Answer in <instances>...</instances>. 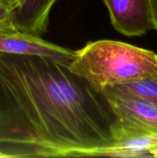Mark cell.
<instances>
[{
	"instance_id": "obj_6",
	"label": "cell",
	"mask_w": 157,
	"mask_h": 158,
	"mask_svg": "<svg viewBox=\"0 0 157 158\" xmlns=\"http://www.w3.org/2000/svg\"><path fill=\"white\" fill-rule=\"evenodd\" d=\"M106 95L118 120L157 133L156 106L137 99Z\"/></svg>"
},
{
	"instance_id": "obj_8",
	"label": "cell",
	"mask_w": 157,
	"mask_h": 158,
	"mask_svg": "<svg viewBox=\"0 0 157 158\" xmlns=\"http://www.w3.org/2000/svg\"><path fill=\"white\" fill-rule=\"evenodd\" d=\"M103 92L115 97L143 100L157 107V74L148 78L114 85L104 89Z\"/></svg>"
},
{
	"instance_id": "obj_11",
	"label": "cell",
	"mask_w": 157,
	"mask_h": 158,
	"mask_svg": "<svg viewBox=\"0 0 157 158\" xmlns=\"http://www.w3.org/2000/svg\"><path fill=\"white\" fill-rule=\"evenodd\" d=\"M152 12V21H153L155 29L157 30V0H149Z\"/></svg>"
},
{
	"instance_id": "obj_2",
	"label": "cell",
	"mask_w": 157,
	"mask_h": 158,
	"mask_svg": "<svg viewBox=\"0 0 157 158\" xmlns=\"http://www.w3.org/2000/svg\"><path fill=\"white\" fill-rule=\"evenodd\" d=\"M97 90L157 74V54L129 43L102 40L75 51L68 66Z\"/></svg>"
},
{
	"instance_id": "obj_7",
	"label": "cell",
	"mask_w": 157,
	"mask_h": 158,
	"mask_svg": "<svg viewBox=\"0 0 157 158\" xmlns=\"http://www.w3.org/2000/svg\"><path fill=\"white\" fill-rule=\"evenodd\" d=\"M58 0H23L13 12V24L16 29L42 36L47 30L51 9Z\"/></svg>"
},
{
	"instance_id": "obj_3",
	"label": "cell",
	"mask_w": 157,
	"mask_h": 158,
	"mask_svg": "<svg viewBox=\"0 0 157 158\" xmlns=\"http://www.w3.org/2000/svg\"><path fill=\"white\" fill-rule=\"evenodd\" d=\"M0 52L41 56L67 66L75 56V51L49 43L41 36L23 32L15 26L0 27Z\"/></svg>"
},
{
	"instance_id": "obj_4",
	"label": "cell",
	"mask_w": 157,
	"mask_h": 158,
	"mask_svg": "<svg viewBox=\"0 0 157 158\" xmlns=\"http://www.w3.org/2000/svg\"><path fill=\"white\" fill-rule=\"evenodd\" d=\"M113 27L126 36H140L155 29L149 0H103Z\"/></svg>"
},
{
	"instance_id": "obj_9",
	"label": "cell",
	"mask_w": 157,
	"mask_h": 158,
	"mask_svg": "<svg viewBox=\"0 0 157 158\" xmlns=\"http://www.w3.org/2000/svg\"><path fill=\"white\" fill-rule=\"evenodd\" d=\"M15 26L13 24V11L0 6V27Z\"/></svg>"
},
{
	"instance_id": "obj_5",
	"label": "cell",
	"mask_w": 157,
	"mask_h": 158,
	"mask_svg": "<svg viewBox=\"0 0 157 158\" xmlns=\"http://www.w3.org/2000/svg\"><path fill=\"white\" fill-rule=\"evenodd\" d=\"M114 137L106 157L157 158V133L118 120Z\"/></svg>"
},
{
	"instance_id": "obj_10",
	"label": "cell",
	"mask_w": 157,
	"mask_h": 158,
	"mask_svg": "<svg viewBox=\"0 0 157 158\" xmlns=\"http://www.w3.org/2000/svg\"><path fill=\"white\" fill-rule=\"evenodd\" d=\"M22 2L23 0H0V6L14 12L21 6Z\"/></svg>"
},
{
	"instance_id": "obj_1",
	"label": "cell",
	"mask_w": 157,
	"mask_h": 158,
	"mask_svg": "<svg viewBox=\"0 0 157 158\" xmlns=\"http://www.w3.org/2000/svg\"><path fill=\"white\" fill-rule=\"evenodd\" d=\"M117 123L106 94L67 66L0 52L2 157H106Z\"/></svg>"
}]
</instances>
